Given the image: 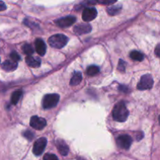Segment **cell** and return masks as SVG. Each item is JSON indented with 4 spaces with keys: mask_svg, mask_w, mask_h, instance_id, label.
<instances>
[{
    "mask_svg": "<svg viewBox=\"0 0 160 160\" xmlns=\"http://www.w3.org/2000/svg\"><path fill=\"white\" fill-rule=\"evenodd\" d=\"M78 160H86V159H83V158H78Z\"/></svg>",
    "mask_w": 160,
    "mask_h": 160,
    "instance_id": "f1b7e54d",
    "label": "cell"
},
{
    "mask_svg": "<svg viewBox=\"0 0 160 160\" xmlns=\"http://www.w3.org/2000/svg\"><path fill=\"white\" fill-rule=\"evenodd\" d=\"M35 45V50L37 53L40 56H44L46 52V45L42 39L38 38L34 42Z\"/></svg>",
    "mask_w": 160,
    "mask_h": 160,
    "instance_id": "8fae6325",
    "label": "cell"
},
{
    "mask_svg": "<svg viewBox=\"0 0 160 160\" xmlns=\"http://www.w3.org/2000/svg\"><path fill=\"white\" fill-rule=\"evenodd\" d=\"M130 57L133 60L142 61L144 59V55L138 51H132L130 53Z\"/></svg>",
    "mask_w": 160,
    "mask_h": 160,
    "instance_id": "e0dca14e",
    "label": "cell"
},
{
    "mask_svg": "<svg viewBox=\"0 0 160 160\" xmlns=\"http://www.w3.org/2000/svg\"><path fill=\"white\" fill-rule=\"evenodd\" d=\"M121 6H111L107 9V12L109 15L114 16L117 15V13L120 12L121 10Z\"/></svg>",
    "mask_w": 160,
    "mask_h": 160,
    "instance_id": "ac0fdd59",
    "label": "cell"
},
{
    "mask_svg": "<svg viewBox=\"0 0 160 160\" xmlns=\"http://www.w3.org/2000/svg\"><path fill=\"white\" fill-rule=\"evenodd\" d=\"M59 101V95L57 94H48L44 97L42 100V106L44 109H52L56 106Z\"/></svg>",
    "mask_w": 160,
    "mask_h": 160,
    "instance_id": "3957f363",
    "label": "cell"
},
{
    "mask_svg": "<svg viewBox=\"0 0 160 160\" xmlns=\"http://www.w3.org/2000/svg\"><path fill=\"white\" fill-rule=\"evenodd\" d=\"M6 9V4H5L3 2L0 1V12H1V11H4Z\"/></svg>",
    "mask_w": 160,
    "mask_h": 160,
    "instance_id": "484cf974",
    "label": "cell"
},
{
    "mask_svg": "<svg viewBox=\"0 0 160 160\" xmlns=\"http://www.w3.org/2000/svg\"><path fill=\"white\" fill-rule=\"evenodd\" d=\"M47 145V139L45 138H40L38 139L33 146V153L38 156L42 154Z\"/></svg>",
    "mask_w": 160,
    "mask_h": 160,
    "instance_id": "5b68a950",
    "label": "cell"
},
{
    "mask_svg": "<svg viewBox=\"0 0 160 160\" xmlns=\"http://www.w3.org/2000/svg\"><path fill=\"white\" fill-rule=\"evenodd\" d=\"M81 80H82V74L81 72H75L70 80V84L71 86L78 85L81 82Z\"/></svg>",
    "mask_w": 160,
    "mask_h": 160,
    "instance_id": "9a60e30c",
    "label": "cell"
},
{
    "mask_svg": "<svg viewBox=\"0 0 160 160\" xmlns=\"http://www.w3.org/2000/svg\"><path fill=\"white\" fill-rule=\"evenodd\" d=\"M159 47H160V45H158L157 47H156V56H158V57H159V55H160V53H159V49H160Z\"/></svg>",
    "mask_w": 160,
    "mask_h": 160,
    "instance_id": "83f0119b",
    "label": "cell"
},
{
    "mask_svg": "<svg viewBox=\"0 0 160 160\" xmlns=\"http://www.w3.org/2000/svg\"><path fill=\"white\" fill-rule=\"evenodd\" d=\"M9 56H10L11 58V60L14 61V62H17L20 59V55H19L17 52H11L10 55H9Z\"/></svg>",
    "mask_w": 160,
    "mask_h": 160,
    "instance_id": "7402d4cb",
    "label": "cell"
},
{
    "mask_svg": "<svg viewBox=\"0 0 160 160\" xmlns=\"http://www.w3.org/2000/svg\"><path fill=\"white\" fill-rule=\"evenodd\" d=\"M73 31L78 34H88L92 31V26L89 23H81L75 26Z\"/></svg>",
    "mask_w": 160,
    "mask_h": 160,
    "instance_id": "30bf717a",
    "label": "cell"
},
{
    "mask_svg": "<svg viewBox=\"0 0 160 160\" xmlns=\"http://www.w3.org/2000/svg\"><path fill=\"white\" fill-rule=\"evenodd\" d=\"M2 69L5 71L11 72L15 70L17 68V62L12 60H6L2 63Z\"/></svg>",
    "mask_w": 160,
    "mask_h": 160,
    "instance_id": "4fadbf2b",
    "label": "cell"
},
{
    "mask_svg": "<svg viewBox=\"0 0 160 160\" xmlns=\"http://www.w3.org/2000/svg\"><path fill=\"white\" fill-rule=\"evenodd\" d=\"M22 50L28 56H31L34 52V48L29 44H25V45H23V47H22Z\"/></svg>",
    "mask_w": 160,
    "mask_h": 160,
    "instance_id": "ffe728a7",
    "label": "cell"
},
{
    "mask_svg": "<svg viewBox=\"0 0 160 160\" xmlns=\"http://www.w3.org/2000/svg\"><path fill=\"white\" fill-rule=\"evenodd\" d=\"M125 66H126V62L123 60L120 59V62H119L118 65V70H120V71H124L125 70Z\"/></svg>",
    "mask_w": 160,
    "mask_h": 160,
    "instance_id": "d4e9b609",
    "label": "cell"
},
{
    "mask_svg": "<svg viewBox=\"0 0 160 160\" xmlns=\"http://www.w3.org/2000/svg\"><path fill=\"white\" fill-rule=\"evenodd\" d=\"M97 12L96 9L94 7H88L84 9L82 12V19L85 22H90L92 20H95V17H97Z\"/></svg>",
    "mask_w": 160,
    "mask_h": 160,
    "instance_id": "ba28073f",
    "label": "cell"
},
{
    "mask_svg": "<svg viewBox=\"0 0 160 160\" xmlns=\"http://www.w3.org/2000/svg\"><path fill=\"white\" fill-rule=\"evenodd\" d=\"M117 0H97V2L102 5H112L117 2Z\"/></svg>",
    "mask_w": 160,
    "mask_h": 160,
    "instance_id": "cb8c5ba5",
    "label": "cell"
},
{
    "mask_svg": "<svg viewBox=\"0 0 160 160\" xmlns=\"http://www.w3.org/2000/svg\"><path fill=\"white\" fill-rule=\"evenodd\" d=\"M22 95H23V92H22L21 90L15 91V92L12 94V96H11V102H12V104H17L19 100L21 98Z\"/></svg>",
    "mask_w": 160,
    "mask_h": 160,
    "instance_id": "2e32d148",
    "label": "cell"
},
{
    "mask_svg": "<svg viewBox=\"0 0 160 160\" xmlns=\"http://www.w3.org/2000/svg\"><path fill=\"white\" fill-rule=\"evenodd\" d=\"M43 160H59L57 156L54 154H51V153H47L44 156Z\"/></svg>",
    "mask_w": 160,
    "mask_h": 160,
    "instance_id": "603a6c76",
    "label": "cell"
},
{
    "mask_svg": "<svg viewBox=\"0 0 160 160\" xmlns=\"http://www.w3.org/2000/svg\"><path fill=\"white\" fill-rule=\"evenodd\" d=\"M46 120L42 117H38L37 116H33L30 120V125L32 128L35 130H42L46 126Z\"/></svg>",
    "mask_w": 160,
    "mask_h": 160,
    "instance_id": "52a82bcc",
    "label": "cell"
},
{
    "mask_svg": "<svg viewBox=\"0 0 160 160\" xmlns=\"http://www.w3.org/2000/svg\"><path fill=\"white\" fill-rule=\"evenodd\" d=\"M153 84H154V81H153L152 77L150 74H145L141 78L137 88L138 90H148L152 88Z\"/></svg>",
    "mask_w": 160,
    "mask_h": 160,
    "instance_id": "277c9868",
    "label": "cell"
},
{
    "mask_svg": "<svg viewBox=\"0 0 160 160\" xmlns=\"http://www.w3.org/2000/svg\"><path fill=\"white\" fill-rule=\"evenodd\" d=\"M26 60L27 64H28L29 67H33V68H37L39 67L41 65V61L39 59H36V58L33 57L31 56H28L25 59Z\"/></svg>",
    "mask_w": 160,
    "mask_h": 160,
    "instance_id": "5bb4252c",
    "label": "cell"
},
{
    "mask_svg": "<svg viewBox=\"0 0 160 160\" xmlns=\"http://www.w3.org/2000/svg\"><path fill=\"white\" fill-rule=\"evenodd\" d=\"M99 73V67L97 66H90L87 69V73L89 76H95Z\"/></svg>",
    "mask_w": 160,
    "mask_h": 160,
    "instance_id": "d6986e66",
    "label": "cell"
},
{
    "mask_svg": "<svg viewBox=\"0 0 160 160\" xmlns=\"http://www.w3.org/2000/svg\"><path fill=\"white\" fill-rule=\"evenodd\" d=\"M68 42V38L62 34H57L51 36L48 38V44L50 46L55 48H62Z\"/></svg>",
    "mask_w": 160,
    "mask_h": 160,
    "instance_id": "7a4b0ae2",
    "label": "cell"
},
{
    "mask_svg": "<svg viewBox=\"0 0 160 160\" xmlns=\"http://www.w3.org/2000/svg\"><path fill=\"white\" fill-rule=\"evenodd\" d=\"M56 147H57V149L59 151V152L60 153L62 156H66L68 155L69 153V147L65 142H63L62 140H59L56 141Z\"/></svg>",
    "mask_w": 160,
    "mask_h": 160,
    "instance_id": "7c38bea8",
    "label": "cell"
},
{
    "mask_svg": "<svg viewBox=\"0 0 160 160\" xmlns=\"http://www.w3.org/2000/svg\"><path fill=\"white\" fill-rule=\"evenodd\" d=\"M120 91H122V92H126V93H128V92H129V89L128 88L126 87V86H124V85H121L120 87Z\"/></svg>",
    "mask_w": 160,
    "mask_h": 160,
    "instance_id": "4316f807",
    "label": "cell"
},
{
    "mask_svg": "<svg viewBox=\"0 0 160 160\" xmlns=\"http://www.w3.org/2000/svg\"><path fill=\"white\" fill-rule=\"evenodd\" d=\"M128 116L129 111L123 102H120L114 106L112 110V117L114 120L117 122H124L127 120Z\"/></svg>",
    "mask_w": 160,
    "mask_h": 160,
    "instance_id": "6da1fadb",
    "label": "cell"
},
{
    "mask_svg": "<svg viewBox=\"0 0 160 160\" xmlns=\"http://www.w3.org/2000/svg\"><path fill=\"white\" fill-rule=\"evenodd\" d=\"M117 144L120 148L128 150L132 144V138L131 136L128 135V134L120 135L117 138Z\"/></svg>",
    "mask_w": 160,
    "mask_h": 160,
    "instance_id": "8992f818",
    "label": "cell"
},
{
    "mask_svg": "<svg viewBox=\"0 0 160 160\" xmlns=\"http://www.w3.org/2000/svg\"><path fill=\"white\" fill-rule=\"evenodd\" d=\"M23 134V136L25 138H27L29 141L33 140L34 138V133L31 132V131H25L24 132H23V134Z\"/></svg>",
    "mask_w": 160,
    "mask_h": 160,
    "instance_id": "44dd1931",
    "label": "cell"
},
{
    "mask_svg": "<svg viewBox=\"0 0 160 160\" xmlns=\"http://www.w3.org/2000/svg\"><path fill=\"white\" fill-rule=\"evenodd\" d=\"M76 22V17L73 16H67L56 20V24L59 28H67Z\"/></svg>",
    "mask_w": 160,
    "mask_h": 160,
    "instance_id": "9c48e42d",
    "label": "cell"
}]
</instances>
